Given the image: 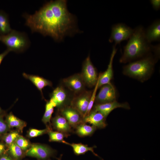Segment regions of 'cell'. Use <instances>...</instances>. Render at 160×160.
Returning <instances> with one entry per match:
<instances>
[{
	"label": "cell",
	"instance_id": "23",
	"mask_svg": "<svg viewBox=\"0 0 160 160\" xmlns=\"http://www.w3.org/2000/svg\"><path fill=\"white\" fill-rule=\"evenodd\" d=\"M9 155L14 160H20L24 155L23 151L15 143L9 147Z\"/></svg>",
	"mask_w": 160,
	"mask_h": 160
},
{
	"label": "cell",
	"instance_id": "22",
	"mask_svg": "<svg viewBox=\"0 0 160 160\" xmlns=\"http://www.w3.org/2000/svg\"><path fill=\"white\" fill-rule=\"evenodd\" d=\"M7 14L2 10L0 11V35H4L11 30Z\"/></svg>",
	"mask_w": 160,
	"mask_h": 160
},
{
	"label": "cell",
	"instance_id": "14",
	"mask_svg": "<svg viewBox=\"0 0 160 160\" xmlns=\"http://www.w3.org/2000/svg\"><path fill=\"white\" fill-rule=\"evenodd\" d=\"M50 100L59 109L67 105L66 104L68 99L67 92L63 88L59 86L56 88L50 95Z\"/></svg>",
	"mask_w": 160,
	"mask_h": 160
},
{
	"label": "cell",
	"instance_id": "31",
	"mask_svg": "<svg viewBox=\"0 0 160 160\" xmlns=\"http://www.w3.org/2000/svg\"><path fill=\"white\" fill-rule=\"evenodd\" d=\"M153 8L156 10H159L160 9V0H151L150 1Z\"/></svg>",
	"mask_w": 160,
	"mask_h": 160
},
{
	"label": "cell",
	"instance_id": "9",
	"mask_svg": "<svg viewBox=\"0 0 160 160\" xmlns=\"http://www.w3.org/2000/svg\"><path fill=\"white\" fill-rule=\"evenodd\" d=\"M59 110V114L66 119L72 128H75L83 123V117L81 115L71 106L67 105Z\"/></svg>",
	"mask_w": 160,
	"mask_h": 160
},
{
	"label": "cell",
	"instance_id": "12",
	"mask_svg": "<svg viewBox=\"0 0 160 160\" xmlns=\"http://www.w3.org/2000/svg\"><path fill=\"white\" fill-rule=\"evenodd\" d=\"M119 108L127 109H130V107L128 103H119L115 100L104 103L97 104L94 106L93 110L100 112L106 118L112 111Z\"/></svg>",
	"mask_w": 160,
	"mask_h": 160
},
{
	"label": "cell",
	"instance_id": "36",
	"mask_svg": "<svg viewBox=\"0 0 160 160\" xmlns=\"http://www.w3.org/2000/svg\"><path fill=\"white\" fill-rule=\"evenodd\" d=\"M3 112H4V111H3L2 110L1 108L0 107V114L2 113Z\"/></svg>",
	"mask_w": 160,
	"mask_h": 160
},
{
	"label": "cell",
	"instance_id": "3",
	"mask_svg": "<svg viewBox=\"0 0 160 160\" xmlns=\"http://www.w3.org/2000/svg\"><path fill=\"white\" fill-rule=\"evenodd\" d=\"M159 54L152 53L124 66L123 73L143 82L149 78L154 70Z\"/></svg>",
	"mask_w": 160,
	"mask_h": 160
},
{
	"label": "cell",
	"instance_id": "7",
	"mask_svg": "<svg viewBox=\"0 0 160 160\" xmlns=\"http://www.w3.org/2000/svg\"><path fill=\"white\" fill-rule=\"evenodd\" d=\"M81 74L85 85L89 87L95 86L98 77L96 68L91 62L89 55L83 63Z\"/></svg>",
	"mask_w": 160,
	"mask_h": 160
},
{
	"label": "cell",
	"instance_id": "4",
	"mask_svg": "<svg viewBox=\"0 0 160 160\" xmlns=\"http://www.w3.org/2000/svg\"><path fill=\"white\" fill-rule=\"evenodd\" d=\"M0 41L10 51L21 52L26 49L29 45V41L25 34L14 30L4 35H0Z\"/></svg>",
	"mask_w": 160,
	"mask_h": 160
},
{
	"label": "cell",
	"instance_id": "15",
	"mask_svg": "<svg viewBox=\"0 0 160 160\" xmlns=\"http://www.w3.org/2000/svg\"><path fill=\"white\" fill-rule=\"evenodd\" d=\"M105 119L106 118L100 113L92 110L88 115L83 118V122L91 124L97 128L103 129L107 126Z\"/></svg>",
	"mask_w": 160,
	"mask_h": 160
},
{
	"label": "cell",
	"instance_id": "27",
	"mask_svg": "<svg viewBox=\"0 0 160 160\" xmlns=\"http://www.w3.org/2000/svg\"><path fill=\"white\" fill-rule=\"evenodd\" d=\"M15 143L23 151H26L31 145L30 142L27 139L20 135L17 137Z\"/></svg>",
	"mask_w": 160,
	"mask_h": 160
},
{
	"label": "cell",
	"instance_id": "33",
	"mask_svg": "<svg viewBox=\"0 0 160 160\" xmlns=\"http://www.w3.org/2000/svg\"><path fill=\"white\" fill-rule=\"evenodd\" d=\"M10 51L7 49L3 53L0 54V65L5 57L10 52Z\"/></svg>",
	"mask_w": 160,
	"mask_h": 160
},
{
	"label": "cell",
	"instance_id": "6",
	"mask_svg": "<svg viewBox=\"0 0 160 160\" xmlns=\"http://www.w3.org/2000/svg\"><path fill=\"white\" fill-rule=\"evenodd\" d=\"M56 153V151L46 145L35 144L31 145L25 154L27 156L39 160H49L50 158L54 156Z\"/></svg>",
	"mask_w": 160,
	"mask_h": 160
},
{
	"label": "cell",
	"instance_id": "10",
	"mask_svg": "<svg viewBox=\"0 0 160 160\" xmlns=\"http://www.w3.org/2000/svg\"><path fill=\"white\" fill-rule=\"evenodd\" d=\"M101 87L95 100L97 104L104 103L116 100V90L111 83L104 85Z\"/></svg>",
	"mask_w": 160,
	"mask_h": 160
},
{
	"label": "cell",
	"instance_id": "2",
	"mask_svg": "<svg viewBox=\"0 0 160 160\" xmlns=\"http://www.w3.org/2000/svg\"><path fill=\"white\" fill-rule=\"evenodd\" d=\"M145 28L139 25L134 28L132 35L124 47V52L119 62L126 63L144 57L155 51L160 47L159 44L153 45L146 39Z\"/></svg>",
	"mask_w": 160,
	"mask_h": 160
},
{
	"label": "cell",
	"instance_id": "18",
	"mask_svg": "<svg viewBox=\"0 0 160 160\" xmlns=\"http://www.w3.org/2000/svg\"><path fill=\"white\" fill-rule=\"evenodd\" d=\"M23 77L30 80L39 90L42 97L44 98L42 90L47 86H52V83L50 81L38 75H31L25 73H23Z\"/></svg>",
	"mask_w": 160,
	"mask_h": 160
},
{
	"label": "cell",
	"instance_id": "17",
	"mask_svg": "<svg viewBox=\"0 0 160 160\" xmlns=\"http://www.w3.org/2000/svg\"><path fill=\"white\" fill-rule=\"evenodd\" d=\"M52 124L53 128L57 131L70 135L69 133L72 131V127L68 121L60 114L52 119Z\"/></svg>",
	"mask_w": 160,
	"mask_h": 160
},
{
	"label": "cell",
	"instance_id": "1",
	"mask_svg": "<svg viewBox=\"0 0 160 160\" xmlns=\"http://www.w3.org/2000/svg\"><path fill=\"white\" fill-rule=\"evenodd\" d=\"M25 25L32 32L62 40L74 28L75 18L68 11L65 0L51 1L32 15L25 14Z\"/></svg>",
	"mask_w": 160,
	"mask_h": 160
},
{
	"label": "cell",
	"instance_id": "35",
	"mask_svg": "<svg viewBox=\"0 0 160 160\" xmlns=\"http://www.w3.org/2000/svg\"><path fill=\"white\" fill-rule=\"evenodd\" d=\"M62 155L61 154L60 155V157L58 158H57V159L58 160H61V158H62Z\"/></svg>",
	"mask_w": 160,
	"mask_h": 160
},
{
	"label": "cell",
	"instance_id": "28",
	"mask_svg": "<svg viewBox=\"0 0 160 160\" xmlns=\"http://www.w3.org/2000/svg\"><path fill=\"white\" fill-rule=\"evenodd\" d=\"M51 129L49 127L43 129H38L31 128L28 132L27 136L30 138L35 137L47 133L49 130Z\"/></svg>",
	"mask_w": 160,
	"mask_h": 160
},
{
	"label": "cell",
	"instance_id": "13",
	"mask_svg": "<svg viewBox=\"0 0 160 160\" xmlns=\"http://www.w3.org/2000/svg\"><path fill=\"white\" fill-rule=\"evenodd\" d=\"M116 46L114 45L111 54L109 62L106 70L103 73H100L98 76V88L106 84H110L113 76V64L114 56L117 51Z\"/></svg>",
	"mask_w": 160,
	"mask_h": 160
},
{
	"label": "cell",
	"instance_id": "5",
	"mask_svg": "<svg viewBox=\"0 0 160 160\" xmlns=\"http://www.w3.org/2000/svg\"><path fill=\"white\" fill-rule=\"evenodd\" d=\"M134 31V29L123 23L113 25L111 28V36L109 39L110 43L114 42V45L119 44L122 41L129 39Z\"/></svg>",
	"mask_w": 160,
	"mask_h": 160
},
{
	"label": "cell",
	"instance_id": "24",
	"mask_svg": "<svg viewBox=\"0 0 160 160\" xmlns=\"http://www.w3.org/2000/svg\"><path fill=\"white\" fill-rule=\"evenodd\" d=\"M55 107V104L50 100L47 101L45 111L42 119V121L46 125L48 123L50 124L52 116L54 112V108Z\"/></svg>",
	"mask_w": 160,
	"mask_h": 160
},
{
	"label": "cell",
	"instance_id": "8",
	"mask_svg": "<svg viewBox=\"0 0 160 160\" xmlns=\"http://www.w3.org/2000/svg\"><path fill=\"white\" fill-rule=\"evenodd\" d=\"M92 92L84 91L74 98L71 103V106L76 110L83 118L87 111Z\"/></svg>",
	"mask_w": 160,
	"mask_h": 160
},
{
	"label": "cell",
	"instance_id": "16",
	"mask_svg": "<svg viewBox=\"0 0 160 160\" xmlns=\"http://www.w3.org/2000/svg\"><path fill=\"white\" fill-rule=\"evenodd\" d=\"M145 37L150 43L160 41V20L154 21L146 29H145Z\"/></svg>",
	"mask_w": 160,
	"mask_h": 160
},
{
	"label": "cell",
	"instance_id": "34",
	"mask_svg": "<svg viewBox=\"0 0 160 160\" xmlns=\"http://www.w3.org/2000/svg\"><path fill=\"white\" fill-rule=\"evenodd\" d=\"M6 153L5 145L2 143H0V156Z\"/></svg>",
	"mask_w": 160,
	"mask_h": 160
},
{
	"label": "cell",
	"instance_id": "21",
	"mask_svg": "<svg viewBox=\"0 0 160 160\" xmlns=\"http://www.w3.org/2000/svg\"><path fill=\"white\" fill-rule=\"evenodd\" d=\"M75 129L76 133L82 137L92 135L97 128L94 126L88 125L83 123L78 125Z\"/></svg>",
	"mask_w": 160,
	"mask_h": 160
},
{
	"label": "cell",
	"instance_id": "29",
	"mask_svg": "<svg viewBox=\"0 0 160 160\" xmlns=\"http://www.w3.org/2000/svg\"><path fill=\"white\" fill-rule=\"evenodd\" d=\"M98 83L99 78L98 76V80L97 81L96 84L95 85V88L92 92L87 109L84 117L85 116H87L88 115L91 111L92 108L93 106L94 102L95 100L96 96V94L97 92V89L98 88Z\"/></svg>",
	"mask_w": 160,
	"mask_h": 160
},
{
	"label": "cell",
	"instance_id": "11",
	"mask_svg": "<svg viewBox=\"0 0 160 160\" xmlns=\"http://www.w3.org/2000/svg\"><path fill=\"white\" fill-rule=\"evenodd\" d=\"M64 85L76 93H81L84 91L85 84L81 74H76L64 79Z\"/></svg>",
	"mask_w": 160,
	"mask_h": 160
},
{
	"label": "cell",
	"instance_id": "30",
	"mask_svg": "<svg viewBox=\"0 0 160 160\" xmlns=\"http://www.w3.org/2000/svg\"><path fill=\"white\" fill-rule=\"evenodd\" d=\"M5 113L0 114V137L5 135L10 129V128L4 119Z\"/></svg>",
	"mask_w": 160,
	"mask_h": 160
},
{
	"label": "cell",
	"instance_id": "19",
	"mask_svg": "<svg viewBox=\"0 0 160 160\" xmlns=\"http://www.w3.org/2000/svg\"><path fill=\"white\" fill-rule=\"evenodd\" d=\"M71 146L75 154L79 156L85 154L88 151H90L93 154L96 156H99L94 151V148L96 147L95 146L92 147H89L87 145H85L81 143H70L65 140L62 143Z\"/></svg>",
	"mask_w": 160,
	"mask_h": 160
},
{
	"label": "cell",
	"instance_id": "20",
	"mask_svg": "<svg viewBox=\"0 0 160 160\" xmlns=\"http://www.w3.org/2000/svg\"><path fill=\"white\" fill-rule=\"evenodd\" d=\"M5 121L9 128L15 127L22 132L26 123L15 116L12 112L6 116Z\"/></svg>",
	"mask_w": 160,
	"mask_h": 160
},
{
	"label": "cell",
	"instance_id": "32",
	"mask_svg": "<svg viewBox=\"0 0 160 160\" xmlns=\"http://www.w3.org/2000/svg\"><path fill=\"white\" fill-rule=\"evenodd\" d=\"M0 160H14L9 154L6 153L0 156Z\"/></svg>",
	"mask_w": 160,
	"mask_h": 160
},
{
	"label": "cell",
	"instance_id": "25",
	"mask_svg": "<svg viewBox=\"0 0 160 160\" xmlns=\"http://www.w3.org/2000/svg\"><path fill=\"white\" fill-rule=\"evenodd\" d=\"M49 136V142H55L63 143L64 140V138L68 137L70 135L58 131L49 130L47 132Z\"/></svg>",
	"mask_w": 160,
	"mask_h": 160
},
{
	"label": "cell",
	"instance_id": "26",
	"mask_svg": "<svg viewBox=\"0 0 160 160\" xmlns=\"http://www.w3.org/2000/svg\"><path fill=\"white\" fill-rule=\"evenodd\" d=\"M20 135L17 131H12L6 133L4 135L3 140L7 145L8 147L16 140Z\"/></svg>",
	"mask_w": 160,
	"mask_h": 160
}]
</instances>
